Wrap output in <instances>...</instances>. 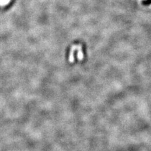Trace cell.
Returning a JSON list of instances; mask_svg holds the SVG:
<instances>
[{"label": "cell", "instance_id": "cell-1", "mask_svg": "<svg viewBox=\"0 0 151 151\" xmlns=\"http://www.w3.org/2000/svg\"><path fill=\"white\" fill-rule=\"evenodd\" d=\"M143 3L145 4H150V3H151V0H147V1H145L144 2H143Z\"/></svg>", "mask_w": 151, "mask_h": 151}]
</instances>
